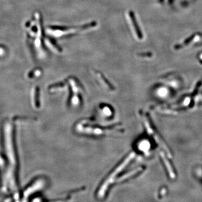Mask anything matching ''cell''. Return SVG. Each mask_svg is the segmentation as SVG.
I'll list each match as a JSON object with an SVG mask.
<instances>
[{"instance_id":"obj_1","label":"cell","mask_w":202,"mask_h":202,"mask_svg":"<svg viewBox=\"0 0 202 202\" xmlns=\"http://www.w3.org/2000/svg\"><path fill=\"white\" fill-rule=\"evenodd\" d=\"M142 118H143V122H144V124L146 125L147 131L151 134V136L153 137L154 140L158 142L160 146L163 148V149H165L166 151L167 152L168 156L169 157H171V153H170V151H169V149H168L167 146H166L165 142L162 141L161 138H160V136L158 135L157 132L155 131L153 126H152L151 123L150 122L149 119H148L147 118H146V116H143V117H142Z\"/></svg>"},{"instance_id":"obj_2","label":"cell","mask_w":202,"mask_h":202,"mask_svg":"<svg viewBox=\"0 0 202 202\" xmlns=\"http://www.w3.org/2000/svg\"><path fill=\"white\" fill-rule=\"evenodd\" d=\"M128 15H129V19L130 20V21H131V25L133 28V29L136 32V36L138 37V38L139 39H141L143 36H142V34H141V30L139 29V28L138 27V23L136 22V17L134 16V13L130 11L129 13H128Z\"/></svg>"},{"instance_id":"obj_3","label":"cell","mask_w":202,"mask_h":202,"mask_svg":"<svg viewBox=\"0 0 202 202\" xmlns=\"http://www.w3.org/2000/svg\"><path fill=\"white\" fill-rule=\"evenodd\" d=\"M162 157H163V161H164V162H165L166 166H167L168 171L169 172L170 175H173V169H172V168L171 167V166H170V163H168V162H169V161H168L167 160H166V159L164 158V157H163V156Z\"/></svg>"}]
</instances>
